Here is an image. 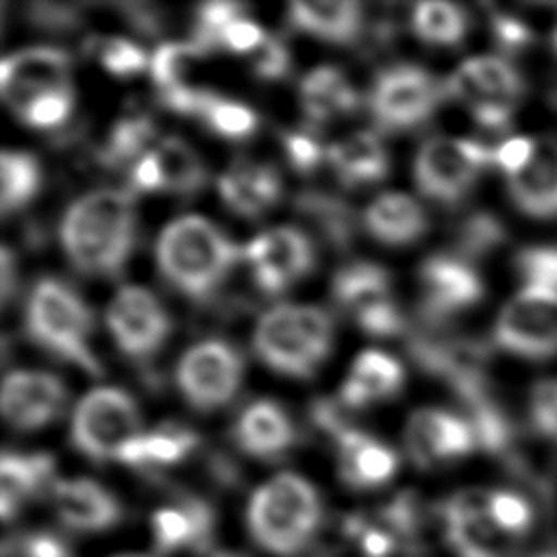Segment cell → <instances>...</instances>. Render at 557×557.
Returning <instances> with one entry per match:
<instances>
[{
    "label": "cell",
    "instance_id": "obj_39",
    "mask_svg": "<svg viewBox=\"0 0 557 557\" xmlns=\"http://www.w3.org/2000/svg\"><path fill=\"white\" fill-rule=\"evenodd\" d=\"M144 442V466H172L178 463L196 446V435L181 426H163L148 435H141Z\"/></svg>",
    "mask_w": 557,
    "mask_h": 557
},
{
    "label": "cell",
    "instance_id": "obj_26",
    "mask_svg": "<svg viewBox=\"0 0 557 557\" xmlns=\"http://www.w3.org/2000/svg\"><path fill=\"white\" fill-rule=\"evenodd\" d=\"M403 370L396 359L381 350H366L352 363V372L342 387V403L346 407H363L398 392Z\"/></svg>",
    "mask_w": 557,
    "mask_h": 557
},
{
    "label": "cell",
    "instance_id": "obj_37",
    "mask_svg": "<svg viewBox=\"0 0 557 557\" xmlns=\"http://www.w3.org/2000/svg\"><path fill=\"white\" fill-rule=\"evenodd\" d=\"M376 522L383 524L396 540L398 544L405 542L409 548L418 546V533L422 527V511H420V500L413 492H403L389 503L381 507L376 513Z\"/></svg>",
    "mask_w": 557,
    "mask_h": 557
},
{
    "label": "cell",
    "instance_id": "obj_1",
    "mask_svg": "<svg viewBox=\"0 0 557 557\" xmlns=\"http://www.w3.org/2000/svg\"><path fill=\"white\" fill-rule=\"evenodd\" d=\"M133 239V198L120 189H98L78 198L61 222L63 250L85 274L120 272Z\"/></svg>",
    "mask_w": 557,
    "mask_h": 557
},
{
    "label": "cell",
    "instance_id": "obj_47",
    "mask_svg": "<svg viewBox=\"0 0 557 557\" xmlns=\"http://www.w3.org/2000/svg\"><path fill=\"white\" fill-rule=\"evenodd\" d=\"M102 65L115 76H131L144 70L146 57L139 46L126 39H109L100 48Z\"/></svg>",
    "mask_w": 557,
    "mask_h": 557
},
{
    "label": "cell",
    "instance_id": "obj_50",
    "mask_svg": "<svg viewBox=\"0 0 557 557\" xmlns=\"http://www.w3.org/2000/svg\"><path fill=\"white\" fill-rule=\"evenodd\" d=\"M355 318H357L359 326H361L366 333H370V335H396V333H400V329H403L400 313H398V309L394 307L392 298L385 300V302H379V305H372V307L359 311Z\"/></svg>",
    "mask_w": 557,
    "mask_h": 557
},
{
    "label": "cell",
    "instance_id": "obj_40",
    "mask_svg": "<svg viewBox=\"0 0 557 557\" xmlns=\"http://www.w3.org/2000/svg\"><path fill=\"white\" fill-rule=\"evenodd\" d=\"M202 117L222 137L244 139L257 128V115L252 109L239 102L222 100L218 96H211L202 111Z\"/></svg>",
    "mask_w": 557,
    "mask_h": 557
},
{
    "label": "cell",
    "instance_id": "obj_31",
    "mask_svg": "<svg viewBox=\"0 0 557 557\" xmlns=\"http://www.w3.org/2000/svg\"><path fill=\"white\" fill-rule=\"evenodd\" d=\"M335 298L355 315L372 305L389 300V281L374 263H350L333 281Z\"/></svg>",
    "mask_w": 557,
    "mask_h": 557
},
{
    "label": "cell",
    "instance_id": "obj_51",
    "mask_svg": "<svg viewBox=\"0 0 557 557\" xmlns=\"http://www.w3.org/2000/svg\"><path fill=\"white\" fill-rule=\"evenodd\" d=\"M531 418L542 435L557 440V385L542 383L531 403Z\"/></svg>",
    "mask_w": 557,
    "mask_h": 557
},
{
    "label": "cell",
    "instance_id": "obj_62",
    "mask_svg": "<svg viewBox=\"0 0 557 557\" xmlns=\"http://www.w3.org/2000/svg\"><path fill=\"white\" fill-rule=\"evenodd\" d=\"M117 557H146V555H117Z\"/></svg>",
    "mask_w": 557,
    "mask_h": 557
},
{
    "label": "cell",
    "instance_id": "obj_41",
    "mask_svg": "<svg viewBox=\"0 0 557 557\" xmlns=\"http://www.w3.org/2000/svg\"><path fill=\"white\" fill-rule=\"evenodd\" d=\"M202 54L194 44H163L157 48L150 61V72L161 89L183 83V74L194 57Z\"/></svg>",
    "mask_w": 557,
    "mask_h": 557
},
{
    "label": "cell",
    "instance_id": "obj_7",
    "mask_svg": "<svg viewBox=\"0 0 557 557\" xmlns=\"http://www.w3.org/2000/svg\"><path fill=\"white\" fill-rule=\"evenodd\" d=\"M139 413L135 400L115 387H98L83 396L72 418L74 446L96 459H117L122 448L137 437Z\"/></svg>",
    "mask_w": 557,
    "mask_h": 557
},
{
    "label": "cell",
    "instance_id": "obj_30",
    "mask_svg": "<svg viewBox=\"0 0 557 557\" xmlns=\"http://www.w3.org/2000/svg\"><path fill=\"white\" fill-rule=\"evenodd\" d=\"M289 17L311 35L346 44L359 33L361 7L357 2H294Z\"/></svg>",
    "mask_w": 557,
    "mask_h": 557
},
{
    "label": "cell",
    "instance_id": "obj_9",
    "mask_svg": "<svg viewBox=\"0 0 557 557\" xmlns=\"http://www.w3.org/2000/svg\"><path fill=\"white\" fill-rule=\"evenodd\" d=\"M494 337L500 348L529 359L557 352V296L527 285L498 313Z\"/></svg>",
    "mask_w": 557,
    "mask_h": 557
},
{
    "label": "cell",
    "instance_id": "obj_63",
    "mask_svg": "<svg viewBox=\"0 0 557 557\" xmlns=\"http://www.w3.org/2000/svg\"><path fill=\"white\" fill-rule=\"evenodd\" d=\"M555 50H557V30H555Z\"/></svg>",
    "mask_w": 557,
    "mask_h": 557
},
{
    "label": "cell",
    "instance_id": "obj_61",
    "mask_svg": "<svg viewBox=\"0 0 557 557\" xmlns=\"http://www.w3.org/2000/svg\"><path fill=\"white\" fill-rule=\"evenodd\" d=\"M533 557H557V550H542V553H537Z\"/></svg>",
    "mask_w": 557,
    "mask_h": 557
},
{
    "label": "cell",
    "instance_id": "obj_44",
    "mask_svg": "<svg viewBox=\"0 0 557 557\" xmlns=\"http://www.w3.org/2000/svg\"><path fill=\"white\" fill-rule=\"evenodd\" d=\"M518 270L527 285L557 296V248H527L518 255Z\"/></svg>",
    "mask_w": 557,
    "mask_h": 557
},
{
    "label": "cell",
    "instance_id": "obj_29",
    "mask_svg": "<svg viewBox=\"0 0 557 557\" xmlns=\"http://www.w3.org/2000/svg\"><path fill=\"white\" fill-rule=\"evenodd\" d=\"M329 159L346 185L372 183L385 176L387 154L372 133H355L331 146Z\"/></svg>",
    "mask_w": 557,
    "mask_h": 557
},
{
    "label": "cell",
    "instance_id": "obj_11",
    "mask_svg": "<svg viewBox=\"0 0 557 557\" xmlns=\"http://www.w3.org/2000/svg\"><path fill=\"white\" fill-rule=\"evenodd\" d=\"M242 370V357L233 346L209 339L191 346L181 357L176 381L189 405L209 411L233 398Z\"/></svg>",
    "mask_w": 557,
    "mask_h": 557
},
{
    "label": "cell",
    "instance_id": "obj_33",
    "mask_svg": "<svg viewBox=\"0 0 557 557\" xmlns=\"http://www.w3.org/2000/svg\"><path fill=\"white\" fill-rule=\"evenodd\" d=\"M413 30L429 44L455 46L463 39L468 17L461 7L450 2H420L411 15Z\"/></svg>",
    "mask_w": 557,
    "mask_h": 557
},
{
    "label": "cell",
    "instance_id": "obj_59",
    "mask_svg": "<svg viewBox=\"0 0 557 557\" xmlns=\"http://www.w3.org/2000/svg\"><path fill=\"white\" fill-rule=\"evenodd\" d=\"M313 420L331 435H335L337 440L350 431V426L346 424V418L342 416V411L337 409L335 403L322 398L313 405Z\"/></svg>",
    "mask_w": 557,
    "mask_h": 557
},
{
    "label": "cell",
    "instance_id": "obj_5",
    "mask_svg": "<svg viewBox=\"0 0 557 557\" xmlns=\"http://www.w3.org/2000/svg\"><path fill=\"white\" fill-rule=\"evenodd\" d=\"M26 329L48 350L78 363L89 374H100V366L87 344L91 331L89 309L65 283L41 278L35 285L26 302Z\"/></svg>",
    "mask_w": 557,
    "mask_h": 557
},
{
    "label": "cell",
    "instance_id": "obj_6",
    "mask_svg": "<svg viewBox=\"0 0 557 557\" xmlns=\"http://www.w3.org/2000/svg\"><path fill=\"white\" fill-rule=\"evenodd\" d=\"M470 107L485 128H505L522 98V76L498 57H474L457 67L444 87Z\"/></svg>",
    "mask_w": 557,
    "mask_h": 557
},
{
    "label": "cell",
    "instance_id": "obj_20",
    "mask_svg": "<svg viewBox=\"0 0 557 557\" xmlns=\"http://www.w3.org/2000/svg\"><path fill=\"white\" fill-rule=\"evenodd\" d=\"M154 546L159 553L196 550L209 548L213 537L215 518L211 507L200 498H183L174 507H161L150 520Z\"/></svg>",
    "mask_w": 557,
    "mask_h": 557
},
{
    "label": "cell",
    "instance_id": "obj_13",
    "mask_svg": "<svg viewBox=\"0 0 557 557\" xmlns=\"http://www.w3.org/2000/svg\"><path fill=\"white\" fill-rule=\"evenodd\" d=\"M107 324L117 346L133 359L157 352L170 333L165 309L144 287L120 289L109 305Z\"/></svg>",
    "mask_w": 557,
    "mask_h": 557
},
{
    "label": "cell",
    "instance_id": "obj_60",
    "mask_svg": "<svg viewBox=\"0 0 557 557\" xmlns=\"http://www.w3.org/2000/svg\"><path fill=\"white\" fill-rule=\"evenodd\" d=\"M211 557H244V555H237V553H228V550H218V553H213Z\"/></svg>",
    "mask_w": 557,
    "mask_h": 557
},
{
    "label": "cell",
    "instance_id": "obj_12",
    "mask_svg": "<svg viewBox=\"0 0 557 557\" xmlns=\"http://www.w3.org/2000/svg\"><path fill=\"white\" fill-rule=\"evenodd\" d=\"M442 87L416 65H396L379 74L370 107L383 128H409L426 120L437 107Z\"/></svg>",
    "mask_w": 557,
    "mask_h": 557
},
{
    "label": "cell",
    "instance_id": "obj_19",
    "mask_svg": "<svg viewBox=\"0 0 557 557\" xmlns=\"http://www.w3.org/2000/svg\"><path fill=\"white\" fill-rule=\"evenodd\" d=\"M513 205L537 220L557 218V137L535 139L531 161L507 181Z\"/></svg>",
    "mask_w": 557,
    "mask_h": 557
},
{
    "label": "cell",
    "instance_id": "obj_54",
    "mask_svg": "<svg viewBox=\"0 0 557 557\" xmlns=\"http://www.w3.org/2000/svg\"><path fill=\"white\" fill-rule=\"evenodd\" d=\"M265 37H268V35H265L257 24H252V22L239 17V20L231 22V24L222 30L220 44L228 46V48L235 50V52H250V50L255 52V50L263 44Z\"/></svg>",
    "mask_w": 557,
    "mask_h": 557
},
{
    "label": "cell",
    "instance_id": "obj_57",
    "mask_svg": "<svg viewBox=\"0 0 557 557\" xmlns=\"http://www.w3.org/2000/svg\"><path fill=\"white\" fill-rule=\"evenodd\" d=\"M30 20L48 30H61V28H70L76 22V13L67 4L39 2L30 7Z\"/></svg>",
    "mask_w": 557,
    "mask_h": 557
},
{
    "label": "cell",
    "instance_id": "obj_8",
    "mask_svg": "<svg viewBox=\"0 0 557 557\" xmlns=\"http://www.w3.org/2000/svg\"><path fill=\"white\" fill-rule=\"evenodd\" d=\"M490 161H494V150L481 141L433 137L418 152L416 183L433 200L457 202Z\"/></svg>",
    "mask_w": 557,
    "mask_h": 557
},
{
    "label": "cell",
    "instance_id": "obj_4",
    "mask_svg": "<svg viewBox=\"0 0 557 557\" xmlns=\"http://www.w3.org/2000/svg\"><path fill=\"white\" fill-rule=\"evenodd\" d=\"M331 348V320L318 307L281 305L255 329V350L274 370L309 376Z\"/></svg>",
    "mask_w": 557,
    "mask_h": 557
},
{
    "label": "cell",
    "instance_id": "obj_49",
    "mask_svg": "<svg viewBox=\"0 0 557 557\" xmlns=\"http://www.w3.org/2000/svg\"><path fill=\"white\" fill-rule=\"evenodd\" d=\"M252 67L261 78H281L289 67V54L283 41L268 35L263 44L252 52Z\"/></svg>",
    "mask_w": 557,
    "mask_h": 557
},
{
    "label": "cell",
    "instance_id": "obj_3",
    "mask_svg": "<svg viewBox=\"0 0 557 557\" xmlns=\"http://www.w3.org/2000/svg\"><path fill=\"white\" fill-rule=\"evenodd\" d=\"M322 503L311 483L296 474H278L263 483L248 503L252 540L272 555H296L315 535Z\"/></svg>",
    "mask_w": 557,
    "mask_h": 557
},
{
    "label": "cell",
    "instance_id": "obj_10",
    "mask_svg": "<svg viewBox=\"0 0 557 557\" xmlns=\"http://www.w3.org/2000/svg\"><path fill=\"white\" fill-rule=\"evenodd\" d=\"M485 490H463L440 507L444 540L455 557H516L520 542L503 533L487 513Z\"/></svg>",
    "mask_w": 557,
    "mask_h": 557
},
{
    "label": "cell",
    "instance_id": "obj_43",
    "mask_svg": "<svg viewBox=\"0 0 557 557\" xmlns=\"http://www.w3.org/2000/svg\"><path fill=\"white\" fill-rule=\"evenodd\" d=\"M344 533L348 540L357 542L363 557H392L398 548V540L383 524L366 516H350L344 522Z\"/></svg>",
    "mask_w": 557,
    "mask_h": 557
},
{
    "label": "cell",
    "instance_id": "obj_27",
    "mask_svg": "<svg viewBox=\"0 0 557 557\" xmlns=\"http://www.w3.org/2000/svg\"><path fill=\"white\" fill-rule=\"evenodd\" d=\"M52 476V459L44 453L15 455L4 453L0 461V507L2 518L11 520L20 505L35 496Z\"/></svg>",
    "mask_w": 557,
    "mask_h": 557
},
{
    "label": "cell",
    "instance_id": "obj_17",
    "mask_svg": "<svg viewBox=\"0 0 557 557\" xmlns=\"http://www.w3.org/2000/svg\"><path fill=\"white\" fill-rule=\"evenodd\" d=\"M474 444L476 435L472 424L440 409L416 411L407 426V446L413 461L420 466L463 457Z\"/></svg>",
    "mask_w": 557,
    "mask_h": 557
},
{
    "label": "cell",
    "instance_id": "obj_36",
    "mask_svg": "<svg viewBox=\"0 0 557 557\" xmlns=\"http://www.w3.org/2000/svg\"><path fill=\"white\" fill-rule=\"evenodd\" d=\"M39 165L28 152H2V211L9 213L35 196Z\"/></svg>",
    "mask_w": 557,
    "mask_h": 557
},
{
    "label": "cell",
    "instance_id": "obj_14",
    "mask_svg": "<svg viewBox=\"0 0 557 557\" xmlns=\"http://www.w3.org/2000/svg\"><path fill=\"white\" fill-rule=\"evenodd\" d=\"M255 281L261 292L278 294L313 265V250L305 233L278 226L255 237L246 248Z\"/></svg>",
    "mask_w": 557,
    "mask_h": 557
},
{
    "label": "cell",
    "instance_id": "obj_56",
    "mask_svg": "<svg viewBox=\"0 0 557 557\" xmlns=\"http://www.w3.org/2000/svg\"><path fill=\"white\" fill-rule=\"evenodd\" d=\"M283 141H285L287 159L294 170L311 172L320 163L322 152H320V146L311 137L300 135V133H287Z\"/></svg>",
    "mask_w": 557,
    "mask_h": 557
},
{
    "label": "cell",
    "instance_id": "obj_16",
    "mask_svg": "<svg viewBox=\"0 0 557 557\" xmlns=\"http://www.w3.org/2000/svg\"><path fill=\"white\" fill-rule=\"evenodd\" d=\"M65 405L63 383L46 372H11L2 385V413L20 431L48 424Z\"/></svg>",
    "mask_w": 557,
    "mask_h": 557
},
{
    "label": "cell",
    "instance_id": "obj_58",
    "mask_svg": "<svg viewBox=\"0 0 557 557\" xmlns=\"http://www.w3.org/2000/svg\"><path fill=\"white\" fill-rule=\"evenodd\" d=\"M131 181L137 189H144V191L163 187V170H161L157 152H144L135 161V165L131 170Z\"/></svg>",
    "mask_w": 557,
    "mask_h": 557
},
{
    "label": "cell",
    "instance_id": "obj_15",
    "mask_svg": "<svg viewBox=\"0 0 557 557\" xmlns=\"http://www.w3.org/2000/svg\"><path fill=\"white\" fill-rule=\"evenodd\" d=\"M2 94L15 107H24L35 96L65 89L70 57L59 48H26L2 61Z\"/></svg>",
    "mask_w": 557,
    "mask_h": 557
},
{
    "label": "cell",
    "instance_id": "obj_21",
    "mask_svg": "<svg viewBox=\"0 0 557 557\" xmlns=\"http://www.w3.org/2000/svg\"><path fill=\"white\" fill-rule=\"evenodd\" d=\"M52 503L61 522L74 531H104L120 520V503L89 479L52 483Z\"/></svg>",
    "mask_w": 557,
    "mask_h": 557
},
{
    "label": "cell",
    "instance_id": "obj_35",
    "mask_svg": "<svg viewBox=\"0 0 557 557\" xmlns=\"http://www.w3.org/2000/svg\"><path fill=\"white\" fill-rule=\"evenodd\" d=\"M487 513L494 524L507 533L511 540L524 544L535 527L533 505L513 490H490L487 494Z\"/></svg>",
    "mask_w": 557,
    "mask_h": 557
},
{
    "label": "cell",
    "instance_id": "obj_28",
    "mask_svg": "<svg viewBox=\"0 0 557 557\" xmlns=\"http://www.w3.org/2000/svg\"><path fill=\"white\" fill-rule=\"evenodd\" d=\"M300 100L309 120L326 122L357 107V94L342 70L322 65L300 83Z\"/></svg>",
    "mask_w": 557,
    "mask_h": 557
},
{
    "label": "cell",
    "instance_id": "obj_55",
    "mask_svg": "<svg viewBox=\"0 0 557 557\" xmlns=\"http://www.w3.org/2000/svg\"><path fill=\"white\" fill-rule=\"evenodd\" d=\"M492 30L505 50H520L533 39V30L527 26V22L513 15H494Z\"/></svg>",
    "mask_w": 557,
    "mask_h": 557
},
{
    "label": "cell",
    "instance_id": "obj_34",
    "mask_svg": "<svg viewBox=\"0 0 557 557\" xmlns=\"http://www.w3.org/2000/svg\"><path fill=\"white\" fill-rule=\"evenodd\" d=\"M296 207L324 233L329 242L337 246H346L350 242L352 215L350 207H346L342 200L318 191H305L298 196Z\"/></svg>",
    "mask_w": 557,
    "mask_h": 557
},
{
    "label": "cell",
    "instance_id": "obj_18",
    "mask_svg": "<svg viewBox=\"0 0 557 557\" xmlns=\"http://www.w3.org/2000/svg\"><path fill=\"white\" fill-rule=\"evenodd\" d=\"M420 278L424 287V315L435 322L453 311L474 305L483 294L476 272L466 261L444 255L426 259Z\"/></svg>",
    "mask_w": 557,
    "mask_h": 557
},
{
    "label": "cell",
    "instance_id": "obj_42",
    "mask_svg": "<svg viewBox=\"0 0 557 557\" xmlns=\"http://www.w3.org/2000/svg\"><path fill=\"white\" fill-rule=\"evenodd\" d=\"M70 111H72V94L67 87L35 96L33 100H28L24 107L17 109L20 117L35 128L57 126L67 120Z\"/></svg>",
    "mask_w": 557,
    "mask_h": 557
},
{
    "label": "cell",
    "instance_id": "obj_45",
    "mask_svg": "<svg viewBox=\"0 0 557 557\" xmlns=\"http://www.w3.org/2000/svg\"><path fill=\"white\" fill-rule=\"evenodd\" d=\"M4 557H72V548L63 537L50 531H37L7 540Z\"/></svg>",
    "mask_w": 557,
    "mask_h": 557
},
{
    "label": "cell",
    "instance_id": "obj_53",
    "mask_svg": "<svg viewBox=\"0 0 557 557\" xmlns=\"http://www.w3.org/2000/svg\"><path fill=\"white\" fill-rule=\"evenodd\" d=\"M211 91L207 89H198V87H189L185 83H178L174 87L161 89V102L176 111V113H198L202 115L207 102L211 100Z\"/></svg>",
    "mask_w": 557,
    "mask_h": 557
},
{
    "label": "cell",
    "instance_id": "obj_32",
    "mask_svg": "<svg viewBox=\"0 0 557 557\" xmlns=\"http://www.w3.org/2000/svg\"><path fill=\"white\" fill-rule=\"evenodd\" d=\"M163 170V187L191 194L205 185L207 172L200 157L178 137H168L154 150Z\"/></svg>",
    "mask_w": 557,
    "mask_h": 557
},
{
    "label": "cell",
    "instance_id": "obj_25",
    "mask_svg": "<svg viewBox=\"0 0 557 557\" xmlns=\"http://www.w3.org/2000/svg\"><path fill=\"white\" fill-rule=\"evenodd\" d=\"M368 231L383 244H409L426 228L422 207L405 194H383L366 211Z\"/></svg>",
    "mask_w": 557,
    "mask_h": 557
},
{
    "label": "cell",
    "instance_id": "obj_2",
    "mask_svg": "<svg viewBox=\"0 0 557 557\" xmlns=\"http://www.w3.org/2000/svg\"><path fill=\"white\" fill-rule=\"evenodd\" d=\"M235 259V244L198 215L170 222L157 244V261L163 276L194 298L209 296L224 281Z\"/></svg>",
    "mask_w": 557,
    "mask_h": 557
},
{
    "label": "cell",
    "instance_id": "obj_38",
    "mask_svg": "<svg viewBox=\"0 0 557 557\" xmlns=\"http://www.w3.org/2000/svg\"><path fill=\"white\" fill-rule=\"evenodd\" d=\"M154 128L146 117H124L120 120L111 135L109 141L102 150V159L109 165H120L126 163L135 157L141 154L146 144L152 139Z\"/></svg>",
    "mask_w": 557,
    "mask_h": 557
},
{
    "label": "cell",
    "instance_id": "obj_22",
    "mask_svg": "<svg viewBox=\"0 0 557 557\" xmlns=\"http://www.w3.org/2000/svg\"><path fill=\"white\" fill-rule=\"evenodd\" d=\"M339 474L355 490L379 487L387 483L398 468V457L392 448L372 440L361 431H348L339 440Z\"/></svg>",
    "mask_w": 557,
    "mask_h": 557
},
{
    "label": "cell",
    "instance_id": "obj_48",
    "mask_svg": "<svg viewBox=\"0 0 557 557\" xmlns=\"http://www.w3.org/2000/svg\"><path fill=\"white\" fill-rule=\"evenodd\" d=\"M503 237L498 222L490 215H472L459 231V248L466 255H481Z\"/></svg>",
    "mask_w": 557,
    "mask_h": 557
},
{
    "label": "cell",
    "instance_id": "obj_23",
    "mask_svg": "<svg viewBox=\"0 0 557 557\" xmlns=\"http://www.w3.org/2000/svg\"><path fill=\"white\" fill-rule=\"evenodd\" d=\"M220 196L242 215H259L276 202L281 194L278 174L259 163H237L218 181Z\"/></svg>",
    "mask_w": 557,
    "mask_h": 557
},
{
    "label": "cell",
    "instance_id": "obj_52",
    "mask_svg": "<svg viewBox=\"0 0 557 557\" xmlns=\"http://www.w3.org/2000/svg\"><path fill=\"white\" fill-rule=\"evenodd\" d=\"M535 139L531 137H509L494 150V163L507 174H518L533 157Z\"/></svg>",
    "mask_w": 557,
    "mask_h": 557
},
{
    "label": "cell",
    "instance_id": "obj_46",
    "mask_svg": "<svg viewBox=\"0 0 557 557\" xmlns=\"http://www.w3.org/2000/svg\"><path fill=\"white\" fill-rule=\"evenodd\" d=\"M472 411H474L472 429L476 435V444H481L490 453H500L509 440L505 418L487 400L474 405Z\"/></svg>",
    "mask_w": 557,
    "mask_h": 557
},
{
    "label": "cell",
    "instance_id": "obj_24",
    "mask_svg": "<svg viewBox=\"0 0 557 557\" xmlns=\"http://www.w3.org/2000/svg\"><path fill=\"white\" fill-rule=\"evenodd\" d=\"M235 440L248 455L276 457L294 442V426L278 405L259 400L239 416Z\"/></svg>",
    "mask_w": 557,
    "mask_h": 557
}]
</instances>
